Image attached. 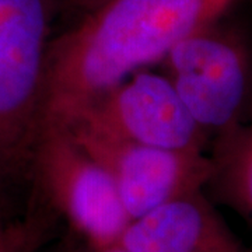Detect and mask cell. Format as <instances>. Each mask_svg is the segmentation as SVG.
Instances as JSON below:
<instances>
[{
  "mask_svg": "<svg viewBox=\"0 0 252 252\" xmlns=\"http://www.w3.org/2000/svg\"><path fill=\"white\" fill-rule=\"evenodd\" d=\"M241 0H105L48 45L39 129L69 127L132 73ZM39 132V130H38Z\"/></svg>",
  "mask_w": 252,
  "mask_h": 252,
  "instance_id": "obj_1",
  "label": "cell"
},
{
  "mask_svg": "<svg viewBox=\"0 0 252 252\" xmlns=\"http://www.w3.org/2000/svg\"><path fill=\"white\" fill-rule=\"evenodd\" d=\"M52 10V0H0V185L31 167Z\"/></svg>",
  "mask_w": 252,
  "mask_h": 252,
  "instance_id": "obj_2",
  "label": "cell"
},
{
  "mask_svg": "<svg viewBox=\"0 0 252 252\" xmlns=\"http://www.w3.org/2000/svg\"><path fill=\"white\" fill-rule=\"evenodd\" d=\"M30 171L91 251L119 241L130 217L117 185L109 172L76 142L69 127L39 129Z\"/></svg>",
  "mask_w": 252,
  "mask_h": 252,
  "instance_id": "obj_3",
  "label": "cell"
},
{
  "mask_svg": "<svg viewBox=\"0 0 252 252\" xmlns=\"http://www.w3.org/2000/svg\"><path fill=\"white\" fill-rule=\"evenodd\" d=\"M174 89L205 132L235 130L248 87V59L219 21L185 36L162 59Z\"/></svg>",
  "mask_w": 252,
  "mask_h": 252,
  "instance_id": "obj_4",
  "label": "cell"
},
{
  "mask_svg": "<svg viewBox=\"0 0 252 252\" xmlns=\"http://www.w3.org/2000/svg\"><path fill=\"white\" fill-rule=\"evenodd\" d=\"M69 130L109 172L130 220L170 199L202 189L215 174V161L202 153L135 143L84 121L74 122Z\"/></svg>",
  "mask_w": 252,
  "mask_h": 252,
  "instance_id": "obj_5",
  "label": "cell"
},
{
  "mask_svg": "<svg viewBox=\"0 0 252 252\" xmlns=\"http://www.w3.org/2000/svg\"><path fill=\"white\" fill-rule=\"evenodd\" d=\"M77 121L125 140L178 152L202 153L206 137L171 80L146 70L107 91Z\"/></svg>",
  "mask_w": 252,
  "mask_h": 252,
  "instance_id": "obj_6",
  "label": "cell"
},
{
  "mask_svg": "<svg viewBox=\"0 0 252 252\" xmlns=\"http://www.w3.org/2000/svg\"><path fill=\"white\" fill-rule=\"evenodd\" d=\"M129 252H248L202 189L132 219L119 241Z\"/></svg>",
  "mask_w": 252,
  "mask_h": 252,
  "instance_id": "obj_7",
  "label": "cell"
},
{
  "mask_svg": "<svg viewBox=\"0 0 252 252\" xmlns=\"http://www.w3.org/2000/svg\"><path fill=\"white\" fill-rule=\"evenodd\" d=\"M223 137L212 180H217L225 200L252 224V132L234 130Z\"/></svg>",
  "mask_w": 252,
  "mask_h": 252,
  "instance_id": "obj_8",
  "label": "cell"
},
{
  "mask_svg": "<svg viewBox=\"0 0 252 252\" xmlns=\"http://www.w3.org/2000/svg\"><path fill=\"white\" fill-rule=\"evenodd\" d=\"M49 225L41 213L0 224V252H36L45 243Z\"/></svg>",
  "mask_w": 252,
  "mask_h": 252,
  "instance_id": "obj_9",
  "label": "cell"
},
{
  "mask_svg": "<svg viewBox=\"0 0 252 252\" xmlns=\"http://www.w3.org/2000/svg\"><path fill=\"white\" fill-rule=\"evenodd\" d=\"M91 252H129V251L125 250L124 247H121L119 244H114V245H109V247H105V248L95 250V251H91Z\"/></svg>",
  "mask_w": 252,
  "mask_h": 252,
  "instance_id": "obj_10",
  "label": "cell"
},
{
  "mask_svg": "<svg viewBox=\"0 0 252 252\" xmlns=\"http://www.w3.org/2000/svg\"><path fill=\"white\" fill-rule=\"evenodd\" d=\"M4 221H7V219L3 216V209H1V205H0V224L4 223Z\"/></svg>",
  "mask_w": 252,
  "mask_h": 252,
  "instance_id": "obj_11",
  "label": "cell"
},
{
  "mask_svg": "<svg viewBox=\"0 0 252 252\" xmlns=\"http://www.w3.org/2000/svg\"><path fill=\"white\" fill-rule=\"evenodd\" d=\"M52 1H54V4H55V0H52Z\"/></svg>",
  "mask_w": 252,
  "mask_h": 252,
  "instance_id": "obj_12",
  "label": "cell"
},
{
  "mask_svg": "<svg viewBox=\"0 0 252 252\" xmlns=\"http://www.w3.org/2000/svg\"><path fill=\"white\" fill-rule=\"evenodd\" d=\"M248 252H252V251H248Z\"/></svg>",
  "mask_w": 252,
  "mask_h": 252,
  "instance_id": "obj_13",
  "label": "cell"
}]
</instances>
